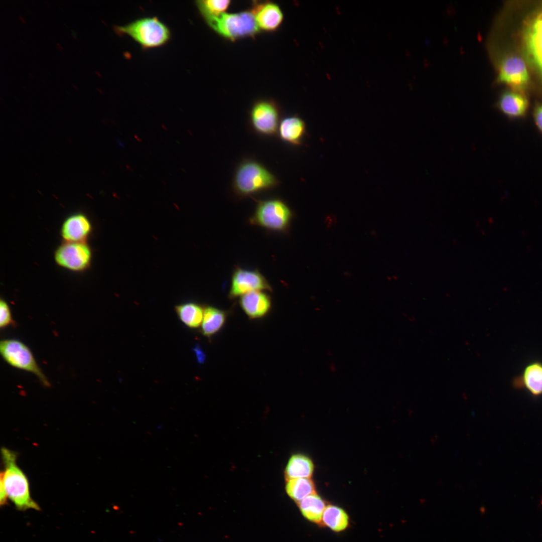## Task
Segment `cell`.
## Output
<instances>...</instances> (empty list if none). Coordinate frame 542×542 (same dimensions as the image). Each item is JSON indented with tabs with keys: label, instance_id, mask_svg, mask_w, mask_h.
Wrapping results in <instances>:
<instances>
[{
	"label": "cell",
	"instance_id": "obj_1",
	"mask_svg": "<svg viewBox=\"0 0 542 542\" xmlns=\"http://www.w3.org/2000/svg\"><path fill=\"white\" fill-rule=\"evenodd\" d=\"M280 183L278 177L261 163L245 158L235 168L231 186L233 194L241 199L275 189Z\"/></svg>",
	"mask_w": 542,
	"mask_h": 542
},
{
	"label": "cell",
	"instance_id": "obj_2",
	"mask_svg": "<svg viewBox=\"0 0 542 542\" xmlns=\"http://www.w3.org/2000/svg\"><path fill=\"white\" fill-rule=\"evenodd\" d=\"M1 453L5 469L0 474V485L5 488L8 498L18 510H40L39 505L31 496L28 479L17 464L16 453L4 447Z\"/></svg>",
	"mask_w": 542,
	"mask_h": 542
},
{
	"label": "cell",
	"instance_id": "obj_3",
	"mask_svg": "<svg viewBox=\"0 0 542 542\" xmlns=\"http://www.w3.org/2000/svg\"><path fill=\"white\" fill-rule=\"evenodd\" d=\"M114 30L118 35L128 36L144 49L163 46L171 38L169 28L157 17H142L123 25L115 26Z\"/></svg>",
	"mask_w": 542,
	"mask_h": 542
},
{
	"label": "cell",
	"instance_id": "obj_4",
	"mask_svg": "<svg viewBox=\"0 0 542 542\" xmlns=\"http://www.w3.org/2000/svg\"><path fill=\"white\" fill-rule=\"evenodd\" d=\"M254 200L256 204L249 219L250 224L272 232H288L294 213L284 200L277 197Z\"/></svg>",
	"mask_w": 542,
	"mask_h": 542
},
{
	"label": "cell",
	"instance_id": "obj_5",
	"mask_svg": "<svg viewBox=\"0 0 542 542\" xmlns=\"http://www.w3.org/2000/svg\"><path fill=\"white\" fill-rule=\"evenodd\" d=\"M205 22L218 34L232 41L253 36L259 31L251 11L224 13Z\"/></svg>",
	"mask_w": 542,
	"mask_h": 542
},
{
	"label": "cell",
	"instance_id": "obj_6",
	"mask_svg": "<svg viewBox=\"0 0 542 542\" xmlns=\"http://www.w3.org/2000/svg\"><path fill=\"white\" fill-rule=\"evenodd\" d=\"M0 352L9 365L35 375L45 386L50 383L37 364L30 348L17 339H7L1 341Z\"/></svg>",
	"mask_w": 542,
	"mask_h": 542
},
{
	"label": "cell",
	"instance_id": "obj_7",
	"mask_svg": "<svg viewBox=\"0 0 542 542\" xmlns=\"http://www.w3.org/2000/svg\"><path fill=\"white\" fill-rule=\"evenodd\" d=\"M281 120L280 108L273 100L261 99L255 101L249 112L250 127L260 136H277Z\"/></svg>",
	"mask_w": 542,
	"mask_h": 542
},
{
	"label": "cell",
	"instance_id": "obj_8",
	"mask_svg": "<svg viewBox=\"0 0 542 542\" xmlns=\"http://www.w3.org/2000/svg\"><path fill=\"white\" fill-rule=\"evenodd\" d=\"M92 252L86 242L65 241L56 250L54 258L59 266L73 272L87 269L91 261Z\"/></svg>",
	"mask_w": 542,
	"mask_h": 542
},
{
	"label": "cell",
	"instance_id": "obj_9",
	"mask_svg": "<svg viewBox=\"0 0 542 542\" xmlns=\"http://www.w3.org/2000/svg\"><path fill=\"white\" fill-rule=\"evenodd\" d=\"M522 36L526 57L530 64L542 75V8L527 21Z\"/></svg>",
	"mask_w": 542,
	"mask_h": 542
},
{
	"label": "cell",
	"instance_id": "obj_10",
	"mask_svg": "<svg viewBox=\"0 0 542 542\" xmlns=\"http://www.w3.org/2000/svg\"><path fill=\"white\" fill-rule=\"evenodd\" d=\"M256 291L272 292V288L258 270L236 266L231 278L229 298L233 299Z\"/></svg>",
	"mask_w": 542,
	"mask_h": 542
},
{
	"label": "cell",
	"instance_id": "obj_11",
	"mask_svg": "<svg viewBox=\"0 0 542 542\" xmlns=\"http://www.w3.org/2000/svg\"><path fill=\"white\" fill-rule=\"evenodd\" d=\"M498 72L497 81L509 86L513 90L521 92L529 81L526 65L517 56L509 55L503 58Z\"/></svg>",
	"mask_w": 542,
	"mask_h": 542
},
{
	"label": "cell",
	"instance_id": "obj_12",
	"mask_svg": "<svg viewBox=\"0 0 542 542\" xmlns=\"http://www.w3.org/2000/svg\"><path fill=\"white\" fill-rule=\"evenodd\" d=\"M528 106L526 97L521 92L513 89L503 92L496 104V108L511 119L524 117Z\"/></svg>",
	"mask_w": 542,
	"mask_h": 542
},
{
	"label": "cell",
	"instance_id": "obj_13",
	"mask_svg": "<svg viewBox=\"0 0 542 542\" xmlns=\"http://www.w3.org/2000/svg\"><path fill=\"white\" fill-rule=\"evenodd\" d=\"M259 29L267 32L276 30L283 21L280 7L272 2L255 4L251 11Z\"/></svg>",
	"mask_w": 542,
	"mask_h": 542
},
{
	"label": "cell",
	"instance_id": "obj_14",
	"mask_svg": "<svg viewBox=\"0 0 542 542\" xmlns=\"http://www.w3.org/2000/svg\"><path fill=\"white\" fill-rule=\"evenodd\" d=\"M91 229L88 217L83 214L77 213L65 220L61 228V235L65 241L85 242Z\"/></svg>",
	"mask_w": 542,
	"mask_h": 542
},
{
	"label": "cell",
	"instance_id": "obj_15",
	"mask_svg": "<svg viewBox=\"0 0 542 542\" xmlns=\"http://www.w3.org/2000/svg\"><path fill=\"white\" fill-rule=\"evenodd\" d=\"M306 133L305 122L295 115L282 119L277 136L285 144L299 146L303 144Z\"/></svg>",
	"mask_w": 542,
	"mask_h": 542
},
{
	"label": "cell",
	"instance_id": "obj_16",
	"mask_svg": "<svg viewBox=\"0 0 542 542\" xmlns=\"http://www.w3.org/2000/svg\"><path fill=\"white\" fill-rule=\"evenodd\" d=\"M239 305L249 318L257 319L268 313L271 308L272 301L270 296L264 291H256L241 296Z\"/></svg>",
	"mask_w": 542,
	"mask_h": 542
},
{
	"label": "cell",
	"instance_id": "obj_17",
	"mask_svg": "<svg viewBox=\"0 0 542 542\" xmlns=\"http://www.w3.org/2000/svg\"><path fill=\"white\" fill-rule=\"evenodd\" d=\"M314 471V465L312 460L302 454L293 455L286 465L285 470L286 480L296 478H310Z\"/></svg>",
	"mask_w": 542,
	"mask_h": 542
},
{
	"label": "cell",
	"instance_id": "obj_18",
	"mask_svg": "<svg viewBox=\"0 0 542 542\" xmlns=\"http://www.w3.org/2000/svg\"><path fill=\"white\" fill-rule=\"evenodd\" d=\"M226 319L225 311L212 306L206 307L201 325V333L207 337L212 336L222 328Z\"/></svg>",
	"mask_w": 542,
	"mask_h": 542
},
{
	"label": "cell",
	"instance_id": "obj_19",
	"mask_svg": "<svg viewBox=\"0 0 542 542\" xmlns=\"http://www.w3.org/2000/svg\"><path fill=\"white\" fill-rule=\"evenodd\" d=\"M201 306L194 303L188 302L177 305L175 311L180 320L188 327L198 328L202 323L204 310Z\"/></svg>",
	"mask_w": 542,
	"mask_h": 542
},
{
	"label": "cell",
	"instance_id": "obj_20",
	"mask_svg": "<svg viewBox=\"0 0 542 542\" xmlns=\"http://www.w3.org/2000/svg\"><path fill=\"white\" fill-rule=\"evenodd\" d=\"M303 515L308 520L320 522L326 508L324 501L316 493L311 494L298 502Z\"/></svg>",
	"mask_w": 542,
	"mask_h": 542
},
{
	"label": "cell",
	"instance_id": "obj_21",
	"mask_svg": "<svg viewBox=\"0 0 542 542\" xmlns=\"http://www.w3.org/2000/svg\"><path fill=\"white\" fill-rule=\"evenodd\" d=\"M286 491L292 499L299 502L307 496L315 493V487L310 478H296L286 481Z\"/></svg>",
	"mask_w": 542,
	"mask_h": 542
},
{
	"label": "cell",
	"instance_id": "obj_22",
	"mask_svg": "<svg viewBox=\"0 0 542 542\" xmlns=\"http://www.w3.org/2000/svg\"><path fill=\"white\" fill-rule=\"evenodd\" d=\"M522 379L526 389L534 396L542 394V364L535 362L527 365Z\"/></svg>",
	"mask_w": 542,
	"mask_h": 542
},
{
	"label": "cell",
	"instance_id": "obj_23",
	"mask_svg": "<svg viewBox=\"0 0 542 542\" xmlns=\"http://www.w3.org/2000/svg\"><path fill=\"white\" fill-rule=\"evenodd\" d=\"M322 521L330 529L339 531L345 529L348 525V516L345 511L336 506L329 505L325 508Z\"/></svg>",
	"mask_w": 542,
	"mask_h": 542
},
{
	"label": "cell",
	"instance_id": "obj_24",
	"mask_svg": "<svg viewBox=\"0 0 542 542\" xmlns=\"http://www.w3.org/2000/svg\"><path fill=\"white\" fill-rule=\"evenodd\" d=\"M197 8L205 21L218 17L228 9L230 5L228 0H199L195 2Z\"/></svg>",
	"mask_w": 542,
	"mask_h": 542
},
{
	"label": "cell",
	"instance_id": "obj_25",
	"mask_svg": "<svg viewBox=\"0 0 542 542\" xmlns=\"http://www.w3.org/2000/svg\"><path fill=\"white\" fill-rule=\"evenodd\" d=\"M13 320L11 310L7 302L1 299L0 301V327L5 328L13 325Z\"/></svg>",
	"mask_w": 542,
	"mask_h": 542
},
{
	"label": "cell",
	"instance_id": "obj_26",
	"mask_svg": "<svg viewBox=\"0 0 542 542\" xmlns=\"http://www.w3.org/2000/svg\"><path fill=\"white\" fill-rule=\"evenodd\" d=\"M533 118L538 131L542 134V103H538L533 111Z\"/></svg>",
	"mask_w": 542,
	"mask_h": 542
},
{
	"label": "cell",
	"instance_id": "obj_27",
	"mask_svg": "<svg viewBox=\"0 0 542 542\" xmlns=\"http://www.w3.org/2000/svg\"><path fill=\"white\" fill-rule=\"evenodd\" d=\"M194 352L196 355L197 361L200 363H202L204 361L205 356L204 352L202 350L197 346L194 349Z\"/></svg>",
	"mask_w": 542,
	"mask_h": 542
},
{
	"label": "cell",
	"instance_id": "obj_28",
	"mask_svg": "<svg viewBox=\"0 0 542 542\" xmlns=\"http://www.w3.org/2000/svg\"><path fill=\"white\" fill-rule=\"evenodd\" d=\"M19 19H20V20H21V22H22V23H26V21H25V19H24V18L23 17H22V16H20V17H19Z\"/></svg>",
	"mask_w": 542,
	"mask_h": 542
},
{
	"label": "cell",
	"instance_id": "obj_29",
	"mask_svg": "<svg viewBox=\"0 0 542 542\" xmlns=\"http://www.w3.org/2000/svg\"><path fill=\"white\" fill-rule=\"evenodd\" d=\"M541 504H542V502H541Z\"/></svg>",
	"mask_w": 542,
	"mask_h": 542
}]
</instances>
